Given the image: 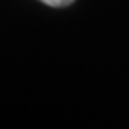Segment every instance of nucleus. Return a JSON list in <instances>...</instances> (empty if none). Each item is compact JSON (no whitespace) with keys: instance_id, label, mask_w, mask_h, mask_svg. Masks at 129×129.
I'll return each mask as SVG.
<instances>
[{"instance_id":"1","label":"nucleus","mask_w":129,"mask_h":129,"mask_svg":"<svg viewBox=\"0 0 129 129\" xmlns=\"http://www.w3.org/2000/svg\"><path fill=\"white\" fill-rule=\"evenodd\" d=\"M42 4L45 5H50V7H67L71 5L74 0H40Z\"/></svg>"}]
</instances>
